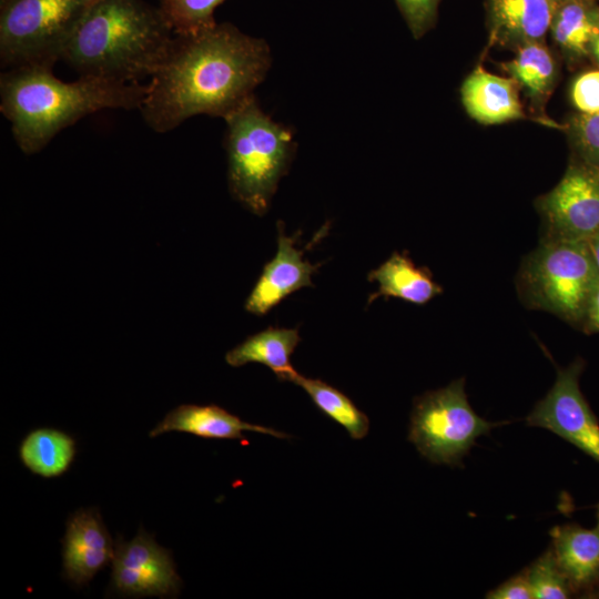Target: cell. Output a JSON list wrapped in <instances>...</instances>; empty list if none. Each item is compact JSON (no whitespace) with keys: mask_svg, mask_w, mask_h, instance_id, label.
I'll return each instance as SVG.
<instances>
[{"mask_svg":"<svg viewBox=\"0 0 599 599\" xmlns=\"http://www.w3.org/2000/svg\"><path fill=\"white\" fill-rule=\"evenodd\" d=\"M597 520H598L597 528H598V530H599V505H598Z\"/></svg>","mask_w":599,"mask_h":599,"instance_id":"33","label":"cell"},{"mask_svg":"<svg viewBox=\"0 0 599 599\" xmlns=\"http://www.w3.org/2000/svg\"><path fill=\"white\" fill-rule=\"evenodd\" d=\"M589 52L592 53V55L599 63V34L592 40Z\"/></svg>","mask_w":599,"mask_h":599,"instance_id":"31","label":"cell"},{"mask_svg":"<svg viewBox=\"0 0 599 599\" xmlns=\"http://www.w3.org/2000/svg\"><path fill=\"white\" fill-rule=\"evenodd\" d=\"M526 570L534 598L565 599L573 592L559 568L551 548Z\"/></svg>","mask_w":599,"mask_h":599,"instance_id":"24","label":"cell"},{"mask_svg":"<svg viewBox=\"0 0 599 599\" xmlns=\"http://www.w3.org/2000/svg\"><path fill=\"white\" fill-rule=\"evenodd\" d=\"M291 383L302 387L314 405L328 418L343 426L351 438L363 439L369 419L344 393L327 383L296 374Z\"/></svg>","mask_w":599,"mask_h":599,"instance_id":"22","label":"cell"},{"mask_svg":"<svg viewBox=\"0 0 599 599\" xmlns=\"http://www.w3.org/2000/svg\"><path fill=\"white\" fill-rule=\"evenodd\" d=\"M296 235L287 236L283 222H277V252L265 264L248 295L245 303L247 312L265 315L292 293L313 286L312 275L318 265L303 260V251L295 247Z\"/></svg>","mask_w":599,"mask_h":599,"instance_id":"12","label":"cell"},{"mask_svg":"<svg viewBox=\"0 0 599 599\" xmlns=\"http://www.w3.org/2000/svg\"><path fill=\"white\" fill-rule=\"evenodd\" d=\"M477 415L468 403L464 378L415 398L408 440L434 464L456 465L481 435L498 425Z\"/></svg>","mask_w":599,"mask_h":599,"instance_id":"7","label":"cell"},{"mask_svg":"<svg viewBox=\"0 0 599 599\" xmlns=\"http://www.w3.org/2000/svg\"><path fill=\"white\" fill-rule=\"evenodd\" d=\"M552 552L572 591L599 586V530L578 525L556 526L550 530Z\"/></svg>","mask_w":599,"mask_h":599,"instance_id":"15","label":"cell"},{"mask_svg":"<svg viewBox=\"0 0 599 599\" xmlns=\"http://www.w3.org/2000/svg\"><path fill=\"white\" fill-rule=\"evenodd\" d=\"M182 580L171 551L143 530L130 541L118 537L112 560V588L131 597H170L180 592Z\"/></svg>","mask_w":599,"mask_h":599,"instance_id":"10","label":"cell"},{"mask_svg":"<svg viewBox=\"0 0 599 599\" xmlns=\"http://www.w3.org/2000/svg\"><path fill=\"white\" fill-rule=\"evenodd\" d=\"M517 49L515 58L504 63V69L529 99L540 105L555 83V60L541 41L528 42Z\"/></svg>","mask_w":599,"mask_h":599,"instance_id":"21","label":"cell"},{"mask_svg":"<svg viewBox=\"0 0 599 599\" xmlns=\"http://www.w3.org/2000/svg\"><path fill=\"white\" fill-rule=\"evenodd\" d=\"M89 6L88 0H0L1 68L53 69Z\"/></svg>","mask_w":599,"mask_h":599,"instance_id":"6","label":"cell"},{"mask_svg":"<svg viewBox=\"0 0 599 599\" xmlns=\"http://www.w3.org/2000/svg\"><path fill=\"white\" fill-rule=\"evenodd\" d=\"M550 29L564 50L587 54L599 34V9L590 0H566L556 7Z\"/></svg>","mask_w":599,"mask_h":599,"instance_id":"20","label":"cell"},{"mask_svg":"<svg viewBox=\"0 0 599 599\" xmlns=\"http://www.w3.org/2000/svg\"><path fill=\"white\" fill-rule=\"evenodd\" d=\"M77 455L74 438L55 428L31 430L19 446L22 464L43 478H55L67 473Z\"/></svg>","mask_w":599,"mask_h":599,"instance_id":"19","label":"cell"},{"mask_svg":"<svg viewBox=\"0 0 599 599\" xmlns=\"http://www.w3.org/2000/svg\"><path fill=\"white\" fill-rule=\"evenodd\" d=\"M461 101L467 113L483 124H499L524 118L518 84L478 65L461 85Z\"/></svg>","mask_w":599,"mask_h":599,"instance_id":"14","label":"cell"},{"mask_svg":"<svg viewBox=\"0 0 599 599\" xmlns=\"http://www.w3.org/2000/svg\"><path fill=\"white\" fill-rule=\"evenodd\" d=\"M413 37H423L435 23L440 0H395Z\"/></svg>","mask_w":599,"mask_h":599,"instance_id":"26","label":"cell"},{"mask_svg":"<svg viewBox=\"0 0 599 599\" xmlns=\"http://www.w3.org/2000/svg\"><path fill=\"white\" fill-rule=\"evenodd\" d=\"M173 35L160 9L144 0H97L61 60L79 77L140 83L153 75Z\"/></svg>","mask_w":599,"mask_h":599,"instance_id":"3","label":"cell"},{"mask_svg":"<svg viewBox=\"0 0 599 599\" xmlns=\"http://www.w3.org/2000/svg\"><path fill=\"white\" fill-rule=\"evenodd\" d=\"M367 280L376 282L378 290L368 297V304L378 297H396L402 301L425 305L443 293L432 272L417 266L406 252L393 253L377 268L368 273Z\"/></svg>","mask_w":599,"mask_h":599,"instance_id":"17","label":"cell"},{"mask_svg":"<svg viewBox=\"0 0 599 599\" xmlns=\"http://www.w3.org/2000/svg\"><path fill=\"white\" fill-rule=\"evenodd\" d=\"M170 432H182L209 439H244V432H255L277 438L291 437L274 428L244 422L220 406L194 404L180 405L170 410L150 432V437Z\"/></svg>","mask_w":599,"mask_h":599,"instance_id":"13","label":"cell"},{"mask_svg":"<svg viewBox=\"0 0 599 599\" xmlns=\"http://www.w3.org/2000/svg\"><path fill=\"white\" fill-rule=\"evenodd\" d=\"M489 599H530L534 598L527 570L511 577L486 595Z\"/></svg>","mask_w":599,"mask_h":599,"instance_id":"28","label":"cell"},{"mask_svg":"<svg viewBox=\"0 0 599 599\" xmlns=\"http://www.w3.org/2000/svg\"><path fill=\"white\" fill-rule=\"evenodd\" d=\"M588 242L595 256L596 263L599 267V232L593 235Z\"/></svg>","mask_w":599,"mask_h":599,"instance_id":"30","label":"cell"},{"mask_svg":"<svg viewBox=\"0 0 599 599\" xmlns=\"http://www.w3.org/2000/svg\"><path fill=\"white\" fill-rule=\"evenodd\" d=\"M88 1H89V3L91 4V3H93V2L97 1V0H88Z\"/></svg>","mask_w":599,"mask_h":599,"instance_id":"34","label":"cell"},{"mask_svg":"<svg viewBox=\"0 0 599 599\" xmlns=\"http://www.w3.org/2000/svg\"><path fill=\"white\" fill-rule=\"evenodd\" d=\"M581 331L586 334L599 333V275L588 300Z\"/></svg>","mask_w":599,"mask_h":599,"instance_id":"29","label":"cell"},{"mask_svg":"<svg viewBox=\"0 0 599 599\" xmlns=\"http://www.w3.org/2000/svg\"><path fill=\"white\" fill-rule=\"evenodd\" d=\"M568 131L573 160L599 167V112L575 115Z\"/></svg>","mask_w":599,"mask_h":599,"instance_id":"25","label":"cell"},{"mask_svg":"<svg viewBox=\"0 0 599 599\" xmlns=\"http://www.w3.org/2000/svg\"><path fill=\"white\" fill-rule=\"evenodd\" d=\"M599 267L588 241L539 242L515 277L528 309L547 312L581 331Z\"/></svg>","mask_w":599,"mask_h":599,"instance_id":"5","label":"cell"},{"mask_svg":"<svg viewBox=\"0 0 599 599\" xmlns=\"http://www.w3.org/2000/svg\"><path fill=\"white\" fill-rule=\"evenodd\" d=\"M548 1L557 7L558 4L562 3L566 0H548Z\"/></svg>","mask_w":599,"mask_h":599,"instance_id":"32","label":"cell"},{"mask_svg":"<svg viewBox=\"0 0 599 599\" xmlns=\"http://www.w3.org/2000/svg\"><path fill=\"white\" fill-rule=\"evenodd\" d=\"M570 98L579 113L599 112V70L587 71L576 78Z\"/></svg>","mask_w":599,"mask_h":599,"instance_id":"27","label":"cell"},{"mask_svg":"<svg viewBox=\"0 0 599 599\" xmlns=\"http://www.w3.org/2000/svg\"><path fill=\"white\" fill-rule=\"evenodd\" d=\"M146 92L148 84L89 77L64 82L52 68L21 67L0 75V111L19 149L34 154L89 114L105 109L140 110Z\"/></svg>","mask_w":599,"mask_h":599,"instance_id":"2","label":"cell"},{"mask_svg":"<svg viewBox=\"0 0 599 599\" xmlns=\"http://www.w3.org/2000/svg\"><path fill=\"white\" fill-rule=\"evenodd\" d=\"M114 558V542L95 508L79 509L67 521L62 539L63 577L87 586Z\"/></svg>","mask_w":599,"mask_h":599,"instance_id":"11","label":"cell"},{"mask_svg":"<svg viewBox=\"0 0 599 599\" xmlns=\"http://www.w3.org/2000/svg\"><path fill=\"white\" fill-rule=\"evenodd\" d=\"M539 242L589 241L599 232V167L571 160L557 185L540 196Z\"/></svg>","mask_w":599,"mask_h":599,"instance_id":"8","label":"cell"},{"mask_svg":"<svg viewBox=\"0 0 599 599\" xmlns=\"http://www.w3.org/2000/svg\"><path fill=\"white\" fill-rule=\"evenodd\" d=\"M300 342L297 328L268 327L229 351L225 361L233 367L248 363L263 364L280 380L292 382L297 372L291 364V356Z\"/></svg>","mask_w":599,"mask_h":599,"instance_id":"18","label":"cell"},{"mask_svg":"<svg viewBox=\"0 0 599 599\" xmlns=\"http://www.w3.org/2000/svg\"><path fill=\"white\" fill-rule=\"evenodd\" d=\"M174 34L199 32L216 24L215 9L225 0H156Z\"/></svg>","mask_w":599,"mask_h":599,"instance_id":"23","label":"cell"},{"mask_svg":"<svg viewBox=\"0 0 599 599\" xmlns=\"http://www.w3.org/2000/svg\"><path fill=\"white\" fill-rule=\"evenodd\" d=\"M556 6L548 0H489L491 39L518 47L541 41Z\"/></svg>","mask_w":599,"mask_h":599,"instance_id":"16","label":"cell"},{"mask_svg":"<svg viewBox=\"0 0 599 599\" xmlns=\"http://www.w3.org/2000/svg\"><path fill=\"white\" fill-rule=\"evenodd\" d=\"M231 195L264 215L296 151L294 134L263 111L255 95L224 119Z\"/></svg>","mask_w":599,"mask_h":599,"instance_id":"4","label":"cell"},{"mask_svg":"<svg viewBox=\"0 0 599 599\" xmlns=\"http://www.w3.org/2000/svg\"><path fill=\"white\" fill-rule=\"evenodd\" d=\"M272 61L265 39L231 22L174 34L139 111L156 133L201 114L224 120L254 95Z\"/></svg>","mask_w":599,"mask_h":599,"instance_id":"1","label":"cell"},{"mask_svg":"<svg viewBox=\"0 0 599 599\" xmlns=\"http://www.w3.org/2000/svg\"><path fill=\"white\" fill-rule=\"evenodd\" d=\"M583 367L585 362L576 358L569 366L558 368L552 387L526 420L529 426L562 437L599 463V423L579 387Z\"/></svg>","mask_w":599,"mask_h":599,"instance_id":"9","label":"cell"}]
</instances>
